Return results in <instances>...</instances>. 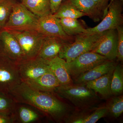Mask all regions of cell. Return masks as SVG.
<instances>
[{"instance_id": "cell-1", "label": "cell", "mask_w": 123, "mask_h": 123, "mask_svg": "<svg viewBox=\"0 0 123 123\" xmlns=\"http://www.w3.org/2000/svg\"><path fill=\"white\" fill-rule=\"evenodd\" d=\"M9 94L15 102L33 106L55 123H65L73 112L72 108L54 92L37 90L22 82Z\"/></svg>"}, {"instance_id": "cell-2", "label": "cell", "mask_w": 123, "mask_h": 123, "mask_svg": "<svg viewBox=\"0 0 123 123\" xmlns=\"http://www.w3.org/2000/svg\"><path fill=\"white\" fill-rule=\"evenodd\" d=\"M53 92L60 98L68 100L80 110L91 108L99 100L97 93L85 84L59 86Z\"/></svg>"}, {"instance_id": "cell-3", "label": "cell", "mask_w": 123, "mask_h": 123, "mask_svg": "<svg viewBox=\"0 0 123 123\" xmlns=\"http://www.w3.org/2000/svg\"><path fill=\"white\" fill-rule=\"evenodd\" d=\"M103 33L90 35L83 34L76 36L73 42L64 46L59 57L64 60L66 62H68L82 54L92 51L99 44Z\"/></svg>"}, {"instance_id": "cell-4", "label": "cell", "mask_w": 123, "mask_h": 123, "mask_svg": "<svg viewBox=\"0 0 123 123\" xmlns=\"http://www.w3.org/2000/svg\"><path fill=\"white\" fill-rule=\"evenodd\" d=\"M7 30L14 36L19 43L24 60L37 56L45 36L34 30Z\"/></svg>"}, {"instance_id": "cell-5", "label": "cell", "mask_w": 123, "mask_h": 123, "mask_svg": "<svg viewBox=\"0 0 123 123\" xmlns=\"http://www.w3.org/2000/svg\"><path fill=\"white\" fill-rule=\"evenodd\" d=\"M38 17L22 3L14 6L10 16L3 29L8 30H36Z\"/></svg>"}, {"instance_id": "cell-6", "label": "cell", "mask_w": 123, "mask_h": 123, "mask_svg": "<svg viewBox=\"0 0 123 123\" xmlns=\"http://www.w3.org/2000/svg\"><path fill=\"white\" fill-rule=\"evenodd\" d=\"M123 2L120 0H111L108 5L107 13L99 24L92 28L86 29L85 34L90 35L116 29L123 25Z\"/></svg>"}, {"instance_id": "cell-7", "label": "cell", "mask_w": 123, "mask_h": 123, "mask_svg": "<svg viewBox=\"0 0 123 123\" xmlns=\"http://www.w3.org/2000/svg\"><path fill=\"white\" fill-rule=\"evenodd\" d=\"M109 60L104 56L92 51L82 54L75 59L65 63L72 79H75L96 66Z\"/></svg>"}, {"instance_id": "cell-8", "label": "cell", "mask_w": 123, "mask_h": 123, "mask_svg": "<svg viewBox=\"0 0 123 123\" xmlns=\"http://www.w3.org/2000/svg\"><path fill=\"white\" fill-rule=\"evenodd\" d=\"M21 82L17 62L0 55V93L9 94Z\"/></svg>"}, {"instance_id": "cell-9", "label": "cell", "mask_w": 123, "mask_h": 123, "mask_svg": "<svg viewBox=\"0 0 123 123\" xmlns=\"http://www.w3.org/2000/svg\"><path fill=\"white\" fill-rule=\"evenodd\" d=\"M21 80L26 82L37 79L50 70L48 61L38 57L17 63Z\"/></svg>"}, {"instance_id": "cell-10", "label": "cell", "mask_w": 123, "mask_h": 123, "mask_svg": "<svg viewBox=\"0 0 123 123\" xmlns=\"http://www.w3.org/2000/svg\"><path fill=\"white\" fill-rule=\"evenodd\" d=\"M0 55L18 63L24 60L23 52L14 36L6 29L0 32Z\"/></svg>"}, {"instance_id": "cell-11", "label": "cell", "mask_w": 123, "mask_h": 123, "mask_svg": "<svg viewBox=\"0 0 123 123\" xmlns=\"http://www.w3.org/2000/svg\"><path fill=\"white\" fill-rule=\"evenodd\" d=\"M11 115L14 123H42L48 118L37 108L25 103H16Z\"/></svg>"}, {"instance_id": "cell-12", "label": "cell", "mask_w": 123, "mask_h": 123, "mask_svg": "<svg viewBox=\"0 0 123 123\" xmlns=\"http://www.w3.org/2000/svg\"><path fill=\"white\" fill-rule=\"evenodd\" d=\"M36 30L44 36H55L73 41V37L67 35L62 26L59 18L49 14L39 18Z\"/></svg>"}, {"instance_id": "cell-13", "label": "cell", "mask_w": 123, "mask_h": 123, "mask_svg": "<svg viewBox=\"0 0 123 123\" xmlns=\"http://www.w3.org/2000/svg\"><path fill=\"white\" fill-rule=\"evenodd\" d=\"M118 33L116 29L104 31L100 43L92 51L105 56L110 61L117 59Z\"/></svg>"}, {"instance_id": "cell-14", "label": "cell", "mask_w": 123, "mask_h": 123, "mask_svg": "<svg viewBox=\"0 0 123 123\" xmlns=\"http://www.w3.org/2000/svg\"><path fill=\"white\" fill-rule=\"evenodd\" d=\"M73 41L55 36H45L37 57L50 60L59 56L64 46Z\"/></svg>"}, {"instance_id": "cell-15", "label": "cell", "mask_w": 123, "mask_h": 123, "mask_svg": "<svg viewBox=\"0 0 123 123\" xmlns=\"http://www.w3.org/2000/svg\"><path fill=\"white\" fill-rule=\"evenodd\" d=\"M94 108L89 111H86V109H84L78 112H73L65 123H95L107 115V109L106 106Z\"/></svg>"}, {"instance_id": "cell-16", "label": "cell", "mask_w": 123, "mask_h": 123, "mask_svg": "<svg viewBox=\"0 0 123 123\" xmlns=\"http://www.w3.org/2000/svg\"><path fill=\"white\" fill-rule=\"evenodd\" d=\"M114 61L108 60L81 74L73 80L74 84H86L99 78L115 68Z\"/></svg>"}, {"instance_id": "cell-17", "label": "cell", "mask_w": 123, "mask_h": 123, "mask_svg": "<svg viewBox=\"0 0 123 123\" xmlns=\"http://www.w3.org/2000/svg\"><path fill=\"white\" fill-rule=\"evenodd\" d=\"M79 11L88 16L94 22H98L105 14L93 0H68Z\"/></svg>"}, {"instance_id": "cell-18", "label": "cell", "mask_w": 123, "mask_h": 123, "mask_svg": "<svg viewBox=\"0 0 123 123\" xmlns=\"http://www.w3.org/2000/svg\"><path fill=\"white\" fill-rule=\"evenodd\" d=\"M31 88L40 91L53 92L60 85L50 69L37 79L24 82Z\"/></svg>"}, {"instance_id": "cell-19", "label": "cell", "mask_w": 123, "mask_h": 123, "mask_svg": "<svg viewBox=\"0 0 123 123\" xmlns=\"http://www.w3.org/2000/svg\"><path fill=\"white\" fill-rule=\"evenodd\" d=\"M66 61L59 56L48 61L50 69L59 82L60 86L73 84V81L65 66Z\"/></svg>"}, {"instance_id": "cell-20", "label": "cell", "mask_w": 123, "mask_h": 123, "mask_svg": "<svg viewBox=\"0 0 123 123\" xmlns=\"http://www.w3.org/2000/svg\"><path fill=\"white\" fill-rule=\"evenodd\" d=\"M114 68L99 78L85 84L88 88L93 90L97 93L99 94L103 98H109L112 95L111 85Z\"/></svg>"}, {"instance_id": "cell-21", "label": "cell", "mask_w": 123, "mask_h": 123, "mask_svg": "<svg viewBox=\"0 0 123 123\" xmlns=\"http://www.w3.org/2000/svg\"><path fill=\"white\" fill-rule=\"evenodd\" d=\"M21 3L25 7L38 17H41L51 13L49 0H21Z\"/></svg>"}, {"instance_id": "cell-22", "label": "cell", "mask_w": 123, "mask_h": 123, "mask_svg": "<svg viewBox=\"0 0 123 123\" xmlns=\"http://www.w3.org/2000/svg\"><path fill=\"white\" fill-rule=\"evenodd\" d=\"M57 18H71L78 19L85 14L79 11L68 0L62 2L57 11L53 14Z\"/></svg>"}, {"instance_id": "cell-23", "label": "cell", "mask_w": 123, "mask_h": 123, "mask_svg": "<svg viewBox=\"0 0 123 123\" xmlns=\"http://www.w3.org/2000/svg\"><path fill=\"white\" fill-rule=\"evenodd\" d=\"M62 28L67 35L74 37L85 34L86 29L77 19L71 18H59Z\"/></svg>"}, {"instance_id": "cell-24", "label": "cell", "mask_w": 123, "mask_h": 123, "mask_svg": "<svg viewBox=\"0 0 123 123\" xmlns=\"http://www.w3.org/2000/svg\"><path fill=\"white\" fill-rule=\"evenodd\" d=\"M111 89L112 95H120L123 91V68L122 64H116L112 74Z\"/></svg>"}, {"instance_id": "cell-25", "label": "cell", "mask_w": 123, "mask_h": 123, "mask_svg": "<svg viewBox=\"0 0 123 123\" xmlns=\"http://www.w3.org/2000/svg\"><path fill=\"white\" fill-rule=\"evenodd\" d=\"M107 115L113 118H117L123 112V96L122 95L115 96L111 98L106 106Z\"/></svg>"}, {"instance_id": "cell-26", "label": "cell", "mask_w": 123, "mask_h": 123, "mask_svg": "<svg viewBox=\"0 0 123 123\" xmlns=\"http://www.w3.org/2000/svg\"><path fill=\"white\" fill-rule=\"evenodd\" d=\"M17 0H0V28L4 27Z\"/></svg>"}, {"instance_id": "cell-27", "label": "cell", "mask_w": 123, "mask_h": 123, "mask_svg": "<svg viewBox=\"0 0 123 123\" xmlns=\"http://www.w3.org/2000/svg\"><path fill=\"white\" fill-rule=\"evenodd\" d=\"M16 103L9 94L0 93V112L11 114Z\"/></svg>"}, {"instance_id": "cell-28", "label": "cell", "mask_w": 123, "mask_h": 123, "mask_svg": "<svg viewBox=\"0 0 123 123\" xmlns=\"http://www.w3.org/2000/svg\"><path fill=\"white\" fill-rule=\"evenodd\" d=\"M118 33V47L117 59L118 61L123 63V27H118L116 29Z\"/></svg>"}, {"instance_id": "cell-29", "label": "cell", "mask_w": 123, "mask_h": 123, "mask_svg": "<svg viewBox=\"0 0 123 123\" xmlns=\"http://www.w3.org/2000/svg\"><path fill=\"white\" fill-rule=\"evenodd\" d=\"M105 15L107 13L110 0H93Z\"/></svg>"}, {"instance_id": "cell-30", "label": "cell", "mask_w": 123, "mask_h": 123, "mask_svg": "<svg viewBox=\"0 0 123 123\" xmlns=\"http://www.w3.org/2000/svg\"><path fill=\"white\" fill-rule=\"evenodd\" d=\"M63 0H49L51 13L53 14L59 8Z\"/></svg>"}, {"instance_id": "cell-31", "label": "cell", "mask_w": 123, "mask_h": 123, "mask_svg": "<svg viewBox=\"0 0 123 123\" xmlns=\"http://www.w3.org/2000/svg\"><path fill=\"white\" fill-rule=\"evenodd\" d=\"M0 123H14L11 114L0 112Z\"/></svg>"}, {"instance_id": "cell-32", "label": "cell", "mask_w": 123, "mask_h": 123, "mask_svg": "<svg viewBox=\"0 0 123 123\" xmlns=\"http://www.w3.org/2000/svg\"><path fill=\"white\" fill-rule=\"evenodd\" d=\"M120 1H121V2H123V0H120Z\"/></svg>"}, {"instance_id": "cell-33", "label": "cell", "mask_w": 123, "mask_h": 123, "mask_svg": "<svg viewBox=\"0 0 123 123\" xmlns=\"http://www.w3.org/2000/svg\"><path fill=\"white\" fill-rule=\"evenodd\" d=\"M2 30L1 28H0V32L1 31V30Z\"/></svg>"}]
</instances>
